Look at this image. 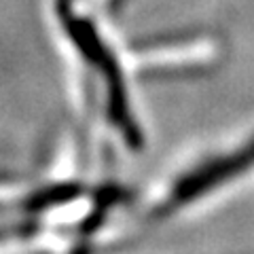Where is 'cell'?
Segmentation results:
<instances>
[{
	"instance_id": "1",
	"label": "cell",
	"mask_w": 254,
	"mask_h": 254,
	"mask_svg": "<svg viewBox=\"0 0 254 254\" xmlns=\"http://www.w3.org/2000/svg\"><path fill=\"white\" fill-rule=\"evenodd\" d=\"M38 187L41 185L32 178L15 176V174H0V210L28 208Z\"/></svg>"
}]
</instances>
